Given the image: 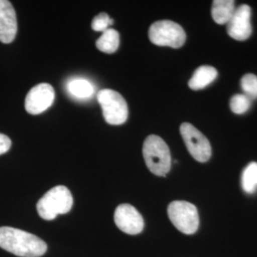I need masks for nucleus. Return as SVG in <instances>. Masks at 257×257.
<instances>
[{
  "instance_id": "obj_1",
  "label": "nucleus",
  "mask_w": 257,
  "mask_h": 257,
  "mask_svg": "<svg viewBox=\"0 0 257 257\" xmlns=\"http://www.w3.org/2000/svg\"><path fill=\"white\" fill-rule=\"evenodd\" d=\"M0 248L20 257H40L47 244L37 235L12 227H0Z\"/></svg>"
},
{
  "instance_id": "obj_2",
  "label": "nucleus",
  "mask_w": 257,
  "mask_h": 257,
  "mask_svg": "<svg viewBox=\"0 0 257 257\" xmlns=\"http://www.w3.org/2000/svg\"><path fill=\"white\" fill-rule=\"evenodd\" d=\"M74 198L70 190L65 186H55L47 192L37 204L39 216L45 220H53L59 214L72 210Z\"/></svg>"
},
{
  "instance_id": "obj_3",
  "label": "nucleus",
  "mask_w": 257,
  "mask_h": 257,
  "mask_svg": "<svg viewBox=\"0 0 257 257\" xmlns=\"http://www.w3.org/2000/svg\"><path fill=\"white\" fill-rule=\"evenodd\" d=\"M143 157L148 169L157 176H166L171 170L172 157L165 141L156 135L149 136L143 144Z\"/></svg>"
},
{
  "instance_id": "obj_4",
  "label": "nucleus",
  "mask_w": 257,
  "mask_h": 257,
  "mask_svg": "<svg viewBox=\"0 0 257 257\" xmlns=\"http://www.w3.org/2000/svg\"><path fill=\"white\" fill-rule=\"evenodd\" d=\"M97 101L108 124L118 126L128 119V105L119 92L110 89L101 90L97 93Z\"/></svg>"
},
{
  "instance_id": "obj_5",
  "label": "nucleus",
  "mask_w": 257,
  "mask_h": 257,
  "mask_svg": "<svg viewBox=\"0 0 257 257\" xmlns=\"http://www.w3.org/2000/svg\"><path fill=\"white\" fill-rule=\"evenodd\" d=\"M149 38L157 46L178 49L186 41V33L179 24L171 20H159L149 29Z\"/></svg>"
},
{
  "instance_id": "obj_6",
  "label": "nucleus",
  "mask_w": 257,
  "mask_h": 257,
  "mask_svg": "<svg viewBox=\"0 0 257 257\" xmlns=\"http://www.w3.org/2000/svg\"><path fill=\"white\" fill-rule=\"evenodd\" d=\"M168 215L175 228L185 234H193L199 227L196 207L187 201H173L168 206Z\"/></svg>"
},
{
  "instance_id": "obj_7",
  "label": "nucleus",
  "mask_w": 257,
  "mask_h": 257,
  "mask_svg": "<svg viewBox=\"0 0 257 257\" xmlns=\"http://www.w3.org/2000/svg\"><path fill=\"white\" fill-rule=\"evenodd\" d=\"M180 134L188 152L196 161L205 163L211 158V144L200 131L190 123H183L180 126Z\"/></svg>"
},
{
  "instance_id": "obj_8",
  "label": "nucleus",
  "mask_w": 257,
  "mask_h": 257,
  "mask_svg": "<svg viewBox=\"0 0 257 257\" xmlns=\"http://www.w3.org/2000/svg\"><path fill=\"white\" fill-rule=\"evenodd\" d=\"M55 100V90L52 85L41 83L33 87L25 98V109L31 114H40L49 109Z\"/></svg>"
},
{
  "instance_id": "obj_9",
  "label": "nucleus",
  "mask_w": 257,
  "mask_h": 257,
  "mask_svg": "<svg viewBox=\"0 0 257 257\" xmlns=\"http://www.w3.org/2000/svg\"><path fill=\"white\" fill-rule=\"evenodd\" d=\"M114 223L125 233L135 235L144 229V220L139 211L130 204H121L114 211Z\"/></svg>"
},
{
  "instance_id": "obj_10",
  "label": "nucleus",
  "mask_w": 257,
  "mask_h": 257,
  "mask_svg": "<svg viewBox=\"0 0 257 257\" xmlns=\"http://www.w3.org/2000/svg\"><path fill=\"white\" fill-rule=\"evenodd\" d=\"M250 8L246 4L241 5L235 9L230 21L227 23V32L231 38L237 41H244L250 37Z\"/></svg>"
},
{
  "instance_id": "obj_11",
  "label": "nucleus",
  "mask_w": 257,
  "mask_h": 257,
  "mask_svg": "<svg viewBox=\"0 0 257 257\" xmlns=\"http://www.w3.org/2000/svg\"><path fill=\"white\" fill-rule=\"evenodd\" d=\"M18 34V19L14 6L8 0H0V41L12 43Z\"/></svg>"
},
{
  "instance_id": "obj_12",
  "label": "nucleus",
  "mask_w": 257,
  "mask_h": 257,
  "mask_svg": "<svg viewBox=\"0 0 257 257\" xmlns=\"http://www.w3.org/2000/svg\"><path fill=\"white\" fill-rule=\"evenodd\" d=\"M217 77V71L211 66H200L195 70L189 81V87L192 90H202L209 86Z\"/></svg>"
},
{
  "instance_id": "obj_13",
  "label": "nucleus",
  "mask_w": 257,
  "mask_h": 257,
  "mask_svg": "<svg viewBox=\"0 0 257 257\" xmlns=\"http://www.w3.org/2000/svg\"><path fill=\"white\" fill-rule=\"evenodd\" d=\"M234 11V1L232 0H214L212 2L211 16L217 24L228 23Z\"/></svg>"
},
{
  "instance_id": "obj_14",
  "label": "nucleus",
  "mask_w": 257,
  "mask_h": 257,
  "mask_svg": "<svg viewBox=\"0 0 257 257\" xmlns=\"http://www.w3.org/2000/svg\"><path fill=\"white\" fill-rule=\"evenodd\" d=\"M119 33L109 28L102 33L101 37L96 40V48L105 54H113L117 51L119 47Z\"/></svg>"
},
{
  "instance_id": "obj_15",
  "label": "nucleus",
  "mask_w": 257,
  "mask_h": 257,
  "mask_svg": "<svg viewBox=\"0 0 257 257\" xmlns=\"http://www.w3.org/2000/svg\"><path fill=\"white\" fill-rule=\"evenodd\" d=\"M67 90L77 99H87L92 97L94 88L92 83L84 78H74L67 83Z\"/></svg>"
},
{
  "instance_id": "obj_16",
  "label": "nucleus",
  "mask_w": 257,
  "mask_h": 257,
  "mask_svg": "<svg viewBox=\"0 0 257 257\" xmlns=\"http://www.w3.org/2000/svg\"><path fill=\"white\" fill-rule=\"evenodd\" d=\"M241 185L247 193H253L257 190V163H249L241 175Z\"/></svg>"
},
{
  "instance_id": "obj_17",
  "label": "nucleus",
  "mask_w": 257,
  "mask_h": 257,
  "mask_svg": "<svg viewBox=\"0 0 257 257\" xmlns=\"http://www.w3.org/2000/svg\"><path fill=\"white\" fill-rule=\"evenodd\" d=\"M241 88L244 94L250 100L257 98V76L252 74H245L241 79Z\"/></svg>"
},
{
  "instance_id": "obj_18",
  "label": "nucleus",
  "mask_w": 257,
  "mask_h": 257,
  "mask_svg": "<svg viewBox=\"0 0 257 257\" xmlns=\"http://www.w3.org/2000/svg\"><path fill=\"white\" fill-rule=\"evenodd\" d=\"M250 103H251V100L244 93L235 94L230 99V110L236 114H242L249 109Z\"/></svg>"
},
{
  "instance_id": "obj_19",
  "label": "nucleus",
  "mask_w": 257,
  "mask_h": 257,
  "mask_svg": "<svg viewBox=\"0 0 257 257\" xmlns=\"http://www.w3.org/2000/svg\"><path fill=\"white\" fill-rule=\"evenodd\" d=\"M113 24V20L106 13H100L92 19V28L95 32H105Z\"/></svg>"
},
{
  "instance_id": "obj_20",
  "label": "nucleus",
  "mask_w": 257,
  "mask_h": 257,
  "mask_svg": "<svg viewBox=\"0 0 257 257\" xmlns=\"http://www.w3.org/2000/svg\"><path fill=\"white\" fill-rule=\"evenodd\" d=\"M12 146V141L7 136L0 134V156L6 154Z\"/></svg>"
}]
</instances>
